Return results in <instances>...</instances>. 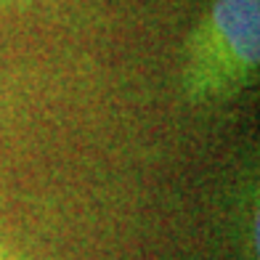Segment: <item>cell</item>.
<instances>
[{
	"label": "cell",
	"instance_id": "1",
	"mask_svg": "<svg viewBox=\"0 0 260 260\" xmlns=\"http://www.w3.org/2000/svg\"><path fill=\"white\" fill-rule=\"evenodd\" d=\"M260 0H212L191 45L188 77L199 93H223L255 72Z\"/></svg>",
	"mask_w": 260,
	"mask_h": 260
}]
</instances>
